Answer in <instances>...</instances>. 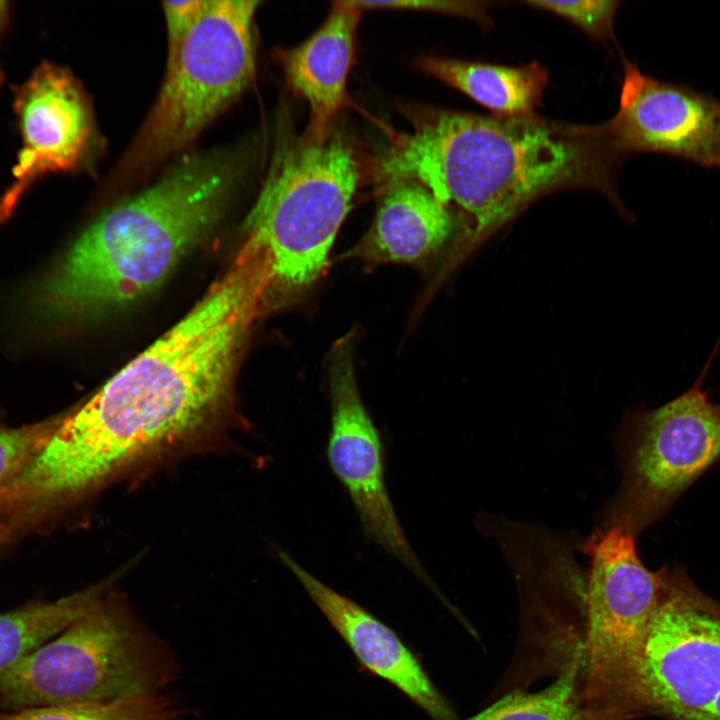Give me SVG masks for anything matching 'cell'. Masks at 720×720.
I'll use <instances>...</instances> for the list:
<instances>
[{
  "label": "cell",
  "mask_w": 720,
  "mask_h": 720,
  "mask_svg": "<svg viewBox=\"0 0 720 720\" xmlns=\"http://www.w3.org/2000/svg\"><path fill=\"white\" fill-rule=\"evenodd\" d=\"M263 302L253 268L234 260L183 319L63 415L53 444L64 470L101 489L215 442L237 357Z\"/></svg>",
  "instance_id": "cell-1"
},
{
  "label": "cell",
  "mask_w": 720,
  "mask_h": 720,
  "mask_svg": "<svg viewBox=\"0 0 720 720\" xmlns=\"http://www.w3.org/2000/svg\"><path fill=\"white\" fill-rule=\"evenodd\" d=\"M235 178L224 155L192 156L106 211L35 282L33 314L51 323L84 321L151 291L218 220Z\"/></svg>",
  "instance_id": "cell-2"
},
{
  "label": "cell",
  "mask_w": 720,
  "mask_h": 720,
  "mask_svg": "<svg viewBox=\"0 0 720 720\" xmlns=\"http://www.w3.org/2000/svg\"><path fill=\"white\" fill-rule=\"evenodd\" d=\"M380 160L390 183L410 180L454 204L475 237L499 227L537 196L570 184L604 182L593 130L534 118L485 117L447 110L413 120Z\"/></svg>",
  "instance_id": "cell-3"
},
{
  "label": "cell",
  "mask_w": 720,
  "mask_h": 720,
  "mask_svg": "<svg viewBox=\"0 0 720 720\" xmlns=\"http://www.w3.org/2000/svg\"><path fill=\"white\" fill-rule=\"evenodd\" d=\"M361 175L356 152L335 129L278 144L245 222V241L267 269L268 299L299 296L321 277Z\"/></svg>",
  "instance_id": "cell-4"
},
{
  "label": "cell",
  "mask_w": 720,
  "mask_h": 720,
  "mask_svg": "<svg viewBox=\"0 0 720 720\" xmlns=\"http://www.w3.org/2000/svg\"><path fill=\"white\" fill-rule=\"evenodd\" d=\"M175 671L167 648L108 589L54 640L0 673V707L109 702L156 693Z\"/></svg>",
  "instance_id": "cell-5"
},
{
  "label": "cell",
  "mask_w": 720,
  "mask_h": 720,
  "mask_svg": "<svg viewBox=\"0 0 720 720\" xmlns=\"http://www.w3.org/2000/svg\"><path fill=\"white\" fill-rule=\"evenodd\" d=\"M635 536L613 525L587 545L591 567L584 594L585 624L577 651L584 705L609 720L646 714L641 667L650 624L659 603L662 571H649Z\"/></svg>",
  "instance_id": "cell-6"
},
{
  "label": "cell",
  "mask_w": 720,
  "mask_h": 720,
  "mask_svg": "<svg viewBox=\"0 0 720 720\" xmlns=\"http://www.w3.org/2000/svg\"><path fill=\"white\" fill-rule=\"evenodd\" d=\"M258 1H207L167 71L148 122L153 152L192 140L249 84L255 71L253 18Z\"/></svg>",
  "instance_id": "cell-7"
},
{
  "label": "cell",
  "mask_w": 720,
  "mask_h": 720,
  "mask_svg": "<svg viewBox=\"0 0 720 720\" xmlns=\"http://www.w3.org/2000/svg\"><path fill=\"white\" fill-rule=\"evenodd\" d=\"M711 359L684 393L640 414L609 526L636 536L720 458V404L703 389Z\"/></svg>",
  "instance_id": "cell-8"
},
{
  "label": "cell",
  "mask_w": 720,
  "mask_h": 720,
  "mask_svg": "<svg viewBox=\"0 0 720 720\" xmlns=\"http://www.w3.org/2000/svg\"><path fill=\"white\" fill-rule=\"evenodd\" d=\"M663 588L641 667L647 713L701 720L720 695V615L680 574L662 571Z\"/></svg>",
  "instance_id": "cell-9"
},
{
  "label": "cell",
  "mask_w": 720,
  "mask_h": 720,
  "mask_svg": "<svg viewBox=\"0 0 720 720\" xmlns=\"http://www.w3.org/2000/svg\"><path fill=\"white\" fill-rule=\"evenodd\" d=\"M352 348V337L347 336L329 354L330 467L348 492L365 535L434 588L410 547L390 500L382 442L361 399Z\"/></svg>",
  "instance_id": "cell-10"
},
{
  "label": "cell",
  "mask_w": 720,
  "mask_h": 720,
  "mask_svg": "<svg viewBox=\"0 0 720 720\" xmlns=\"http://www.w3.org/2000/svg\"><path fill=\"white\" fill-rule=\"evenodd\" d=\"M601 136L624 152H654L720 168V99L644 74L624 61L620 105Z\"/></svg>",
  "instance_id": "cell-11"
},
{
  "label": "cell",
  "mask_w": 720,
  "mask_h": 720,
  "mask_svg": "<svg viewBox=\"0 0 720 720\" xmlns=\"http://www.w3.org/2000/svg\"><path fill=\"white\" fill-rule=\"evenodd\" d=\"M14 104L22 148L13 181L0 200V221L38 177L76 166L91 134L85 97L71 74L58 66L40 65L17 90Z\"/></svg>",
  "instance_id": "cell-12"
},
{
  "label": "cell",
  "mask_w": 720,
  "mask_h": 720,
  "mask_svg": "<svg viewBox=\"0 0 720 720\" xmlns=\"http://www.w3.org/2000/svg\"><path fill=\"white\" fill-rule=\"evenodd\" d=\"M279 556L362 667L394 686L433 720H458L417 655L393 629L317 579L288 553L280 551Z\"/></svg>",
  "instance_id": "cell-13"
},
{
  "label": "cell",
  "mask_w": 720,
  "mask_h": 720,
  "mask_svg": "<svg viewBox=\"0 0 720 720\" xmlns=\"http://www.w3.org/2000/svg\"><path fill=\"white\" fill-rule=\"evenodd\" d=\"M362 11L354 1L334 2L329 15L301 45L281 54L290 89L310 108L306 132L323 138L345 102L357 25Z\"/></svg>",
  "instance_id": "cell-14"
},
{
  "label": "cell",
  "mask_w": 720,
  "mask_h": 720,
  "mask_svg": "<svg viewBox=\"0 0 720 720\" xmlns=\"http://www.w3.org/2000/svg\"><path fill=\"white\" fill-rule=\"evenodd\" d=\"M391 184L371 228L350 251L369 265L422 262L445 245L454 228L449 206L426 187L410 180Z\"/></svg>",
  "instance_id": "cell-15"
},
{
  "label": "cell",
  "mask_w": 720,
  "mask_h": 720,
  "mask_svg": "<svg viewBox=\"0 0 720 720\" xmlns=\"http://www.w3.org/2000/svg\"><path fill=\"white\" fill-rule=\"evenodd\" d=\"M417 66L499 118H534L547 83V72L538 63L514 67L431 56Z\"/></svg>",
  "instance_id": "cell-16"
},
{
  "label": "cell",
  "mask_w": 720,
  "mask_h": 720,
  "mask_svg": "<svg viewBox=\"0 0 720 720\" xmlns=\"http://www.w3.org/2000/svg\"><path fill=\"white\" fill-rule=\"evenodd\" d=\"M112 578L51 602H31L0 614V673L59 635L84 615Z\"/></svg>",
  "instance_id": "cell-17"
},
{
  "label": "cell",
  "mask_w": 720,
  "mask_h": 720,
  "mask_svg": "<svg viewBox=\"0 0 720 720\" xmlns=\"http://www.w3.org/2000/svg\"><path fill=\"white\" fill-rule=\"evenodd\" d=\"M580 674L581 660L573 655L545 688L511 692L465 720H609L584 705Z\"/></svg>",
  "instance_id": "cell-18"
},
{
  "label": "cell",
  "mask_w": 720,
  "mask_h": 720,
  "mask_svg": "<svg viewBox=\"0 0 720 720\" xmlns=\"http://www.w3.org/2000/svg\"><path fill=\"white\" fill-rule=\"evenodd\" d=\"M179 710L157 693L109 702L70 703L0 712V720H177Z\"/></svg>",
  "instance_id": "cell-19"
},
{
  "label": "cell",
  "mask_w": 720,
  "mask_h": 720,
  "mask_svg": "<svg viewBox=\"0 0 720 720\" xmlns=\"http://www.w3.org/2000/svg\"><path fill=\"white\" fill-rule=\"evenodd\" d=\"M59 420L60 415L17 428L0 426V490L40 450Z\"/></svg>",
  "instance_id": "cell-20"
},
{
  "label": "cell",
  "mask_w": 720,
  "mask_h": 720,
  "mask_svg": "<svg viewBox=\"0 0 720 720\" xmlns=\"http://www.w3.org/2000/svg\"><path fill=\"white\" fill-rule=\"evenodd\" d=\"M537 9L557 14L582 28L589 35L606 40L612 32L613 20L619 1L614 0H576L526 1Z\"/></svg>",
  "instance_id": "cell-21"
},
{
  "label": "cell",
  "mask_w": 720,
  "mask_h": 720,
  "mask_svg": "<svg viewBox=\"0 0 720 720\" xmlns=\"http://www.w3.org/2000/svg\"><path fill=\"white\" fill-rule=\"evenodd\" d=\"M207 1L182 0L163 2L168 35V56L174 54L202 15Z\"/></svg>",
  "instance_id": "cell-22"
},
{
  "label": "cell",
  "mask_w": 720,
  "mask_h": 720,
  "mask_svg": "<svg viewBox=\"0 0 720 720\" xmlns=\"http://www.w3.org/2000/svg\"><path fill=\"white\" fill-rule=\"evenodd\" d=\"M361 11L366 9H409L425 10L482 20L485 18V3L471 1H354Z\"/></svg>",
  "instance_id": "cell-23"
},
{
  "label": "cell",
  "mask_w": 720,
  "mask_h": 720,
  "mask_svg": "<svg viewBox=\"0 0 720 720\" xmlns=\"http://www.w3.org/2000/svg\"><path fill=\"white\" fill-rule=\"evenodd\" d=\"M17 529L9 522L0 523V550L17 535Z\"/></svg>",
  "instance_id": "cell-24"
},
{
  "label": "cell",
  "mask_w": 720,
  "mask_h": 720,
  "mask_svg": "<svg viewBox=\"0 0 720 720\" xmlns=\"http://www.w3.org/2000/svg\"><path fill=\"white\" fill-rule=\"evenodd\" d=\"M701 720H720V695Z\"/></svg>",
  "instance_id": "cell-25"
},
{
  "label": "cell",
  "mask_w": 720,
  "mask_h": 720,
  "mask_svg": "<svg viewBox=\"0 0 720 720\" xmlns=\"http://www.w3.org/2000/svg\"><path fill=\"white\" fill-rule=\"evenodd\" d=\"M7 14V2L0 0V30L3 26Z\"/></svg>",
  "instance_id": "cell-26"
}]
</instances>
